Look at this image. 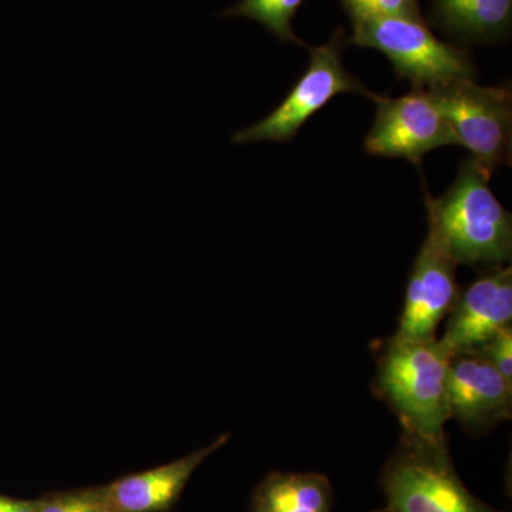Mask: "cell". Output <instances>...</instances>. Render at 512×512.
<instances>
[{"mask_svg": "<svg viewBox=\"0 0 512 512\" xmlns=\"http://www.w3.org/2000/svg\"><path fill=\"white\" fill-rule=\"evenodd\" d=\"M35 501L37 512H111L103 485L47 493Z\"/></svg>", "mask_w": 512, "mask_h": 512, "instance_id": "15", "label": "cell"}, {"mask_svg": "<svg viewBox=\"0 0 512 512\" xmlns=\"http://www.w3.org/2000/svg\"><path fill=\"white\" fill-rule=\"evenodd\" d=\"M349 42L379 50L392 63L394 72L412 87L439 86L476 76L471 53L436 37L419 19L373 18L352 20Z\"/></svg>", "mask_w": 512, "mask_h": 512, "instance_id": "4", "label": "cell"}, {"mask_svg": "<svg viewBox=\"0 0 512 512\" xmlns=\"http://www.w3.org/2000/svg\"><path fill=\"white\" fill-rule=\"evenodd\" d=\"M333 487L318 473L268 474L255 488L251 512H332Z\"/></svg>", "mask_w": 512, "mask_h": 512, "instance_id": "13", "label": "cell"}, {"mask_svg": "<svg viewBox=\"0 0 512 512\" xmlns=\"http://www.w3.org/2000/svg\"><path fill=\"white\" fill-rule=\"evenodd\" d=\"M231 434L225 433L208 446L171 461L128 474L113 483L103 485L111 512H167L180 501L181 494L198 467L215 451L220 450Z\"/></svg>", "mask_w": 512, "mask_h": 512, "instance_id": "11", "label": "cell"}, {"mask_svg": "<svg viewBox=\"0 0 512 512\" xmlns=\"http://www.w3.org/2000/svg\"><path fill=\"white\" fill-rule=\"evenodd\" d=\"M443 339L454 355L478 352L512 323V269L498 266L460 293Z\"/></svg>", "mask_w": 512, "mask_h": 512, "instance_id": "9", "label": "cell"}, {"mask_svg": "<svg viewBox=\"0 0 512 512\" xmlns=\"http://www.w3.org/2000/svg\"><path fill=\"white\" fill-rule=\"evenodd\" d=\"M375 101V124L365 138V150L370 156L403 158L420 167L430 151L460 146L429 89L412 87L406 96H379Z\"/></svg>", "mask_w": 512, "mask_h": 512, "instance_id": "7", "label": "cell"}, {"mask_svg": "<svg viewBox=\"0 0 512 512\" xmlns=\"http://www.w3.org/2000/svg\"><path fill=\"white\" fill-rule=\"evenodd\" d=\"M0 512H37L36 501L0 495Z\"/></svg>", "mask_w": 512, "mask_h": 512, "instance_id": "18", "label": "cell"}, {"mask_svg": "<svg viewBox=\"0 0 512 512\" xmlns=\"http://www.w3.org/2000/svg\"><path fill=\"white\" fill-rule=\"evenodd\" d=\"M453 356L443 339L386 343L377 365L376 392L397 414L406 433L446 440L447 382Z\"/></svg>", "mask_w": 512, "mask_h": 512, "instance_id": "2", "label": "cell"}, {"mask_svg": "<svg viewBox=\"0 0 512 512\" xmlns=\"http://www.w3.org/2000/svg\"><path fill=\"white\" fill-rule=\"evenodd\" d=\"M350 19L407 18L423 20L419 0H340Z\"/></svg>", "mask_w": 512, "mask_h": 512, "instance_id": "16", "label": "cell"}, {"mask_svg": "<svg viewBox=\"0 0 512 512\" xmlns=\"http://www.w3.org/2000/svg\"><path fill=\"white\" fill-rule=\"evenodd\" d=\"M345 45V32L339 28L325 45L312 47L308 69L285 100L264 120L237 131L232 136V143H288L306 121L339 94L356 93L376 100L379 96L346 70L342 60Z\"/></svg>", "mask_w": 512, "mask_h": 512, "instance_id": "5", "label": "cell"}, {"mask_svg": "<svg viewBox=\"0 0 512 512\" xmlns=\"http://www.w3.org/2000/svg\"><path fill=\"white\" fill-rule=\"evenodd\" d=\"M305 0H242L221 13L222 18H248L264 26L268 32L284 40L306 46L295 35L292 22Z\"/></svg>", "mask_w": 512, "mask_h": 512, "instance_id": "14", "label": "cell"}, {"mask_svg": "<svg viewBox=\"0 0 512 512\" xmlns=\"http://www.w3.org/2000/svg\"><path fill=\"white\" fill-rule=\"evenodd\" d=\"M483 355L505 377L512 382V328H505L494 336L478 352Z\"/></svg>", "mask_w": 512, "mask_h": 512, "instance_id": "17", "label": "cell"}, {"mask_svg": "<svg viewBox=\"0 0 512 512\" xmlns=\"http://www.w3.org/2000/svg\"><path fill=\"white\" fill-rule=\"evenodd\" d=\"M491 175L468 157L440 198L426 191L427 224L457 265L500 266L512 255V217L491 191Z\"/></svg>", "mask_w": 512, "mask_h": 512, "instance_id": "1", "label": "cell"}, {"mask_svg": "<svg viewBox=\"0 0 512 512\" xmlns=\"http://www.w3.org/2000/svg\"><path fill=\"white\" fill-rule=\"evenodd\" d=\"M386 507L376 512H503L478 500L458 477L446 440L403 431L380 477Z\"/></svg>", "mask_w": 512, "mask_h": 512, "instance_id": "3", "label": "cell"}, {"mask_svg": "<svg viewBox=\"0 0 512 512\" xmlns=\"http://www.w3.org/2000/svg\"><path fill=\"white\" fill-rule=\"evenodd\" d=\"M431 96L453 128L458 144L493 177L501 165L511 164L512 92L504 84L480 86L471 79L430 87Z\"/></svg>", "mask_w": 512, "mask_h": 512, "instance_id": "6", "label": "cell"}, {"mask_svg": "<svg viewBox=\"0 0 512 512\" xmlns=\"http://www.w3.org/2000/svg\"><path fill=\"white\" fill-rule=\"evenodd\" d=\"M448 416L471 431L511 419L512 382L480 353L454 355L448 370Z\"/></svg>", "mask_w": 512, "mask_h": 512, "instance_id": "10", "label": "cell"}, {"mask_svg": "<svg viewBox=\"0 0 512 512\" xmlns=\"http://www.w3.org/2000/svg\"><path fill=\"white\" fill-rule=\"evenodd\" d=\"M512 0H431V22L464 43H490L510 32Z\"/></svg>", "mask_w": 512, "mask_h": 512, "instance_id": "12", "label": "cell"}, {"mask_svg": "<svg viewBox=\"0 0 512 512\" xmlns=\"http://www.w3.org/2000/svg\"><path fill=\"white\" fill-rule=\"evenodd\" d=\"M457 264L448 254L433 225L421 245L407 284L406 301L397 342H430L437 339L436 330L456 305L458 285Z\"/></svg>", "mask_w": 512, "mask_h": 512, "instance_id": "8", "label": "cell"}]
</instances>
